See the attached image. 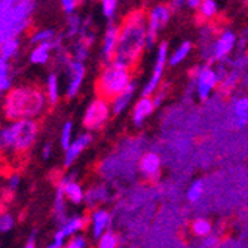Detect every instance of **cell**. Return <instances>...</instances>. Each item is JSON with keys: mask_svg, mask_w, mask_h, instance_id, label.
Wrapping results in <instances>:
<instances>
[{"mask_svg": "<svg viewBox=\"0 0 248 248\" xmlns=\"http://www.w3.org/2000/svg\"><path fill=\"white\" fill-rule=\"evenodd\" d=\"M147 18L143 11L131 12L121 26V36L113 62L126 69L135 67L147 48Z\"/></svg>", "mask_w": 248, "mask_h": 248, "instance_id": "cell-1", "label": "cell"}, {"mask_svg": "<svg viewBox=\"0 0 248 248\" xmlns=\"http://www.w3.org/2000/svg\"><path fill=\"white\" fill-rule=\"evenodd\" d=\"M49 104L46 91L33 86H18L8 91L5 98V116L8 121L37 119Z\"/></svg>", "mask_w": 248, "mask_h": 248, "instance_id": "cell-2", "label": "cell"}, {"mask_svg": "<svg viewBox=\"0 0 248 248\" xmlns=\"http://www.w3.org/2000/svg\"><path fill=\"white\" fill-rule=\"evenodd\" d=\"M39 125L36 119H18L11 121L0 134V144L3 152L9 155L26 153L36 141Z\"/></svg>", "mask_w": 248, "mask_h": 248, "instance_id": "cell-3", "label": "cell"}, {"mask_svg": "<svg viewBox=\"0 0 248 248\" xmlns=\"http://www.w3.org/2000/svg\"><path fill=\"white\" fill-rule=\"evenodd\" d=\"M131 72L126 67L118 65L113 61L104 65L103 72L97 80V94L108 101L125 91L126 86L131 83Z\"/></svg>", "mask_w": 248, "mask_h": 248, "instance_id": "cell-4", "label": "cell"}, {"mask_svg": "<svg viewBox=\"0 0 248 248\" xmlns=\"http://www.w3.org/2000/svg\"><path fill=\"white\" fill-rule=\"evenodd\" d=\"M33 8V0H18L8 9L2 11V42L18 37V34L30 24Z\"/></svg>", "mask_w": 248, "mask_h": 248, "instance_id": "cell-5", "label": "cell"}, {"mask_svg": "<svg viewBox=\"0 0 248 248\" xmlns=\"http://www.w3.org/2000/svg\"><path fill=\"white\" fill-rule=\"evenodd\" d=\"M190 82L195 86V93L199 101H207L211 93L218 86V75L211 64H202L193 69L190 73Z\"/></svg>", "mask_w": 248, "mask_h": 248, "instance_id": "cell-6", "label": "cell"}, {"mask_svg": "<svg viewBox=\"0 0 248 248\" xmlns=\"http://www.w3.org/2000/svg\"><path fill=\"white\" fill-rule=\"evenodd\" d=\"M111 113V104L108 100L98 97L89 103L83 115V126L88 131H100L108 121Z\"/></svg>", "mask_w": 248, "mask_h": 248, "instance_id": "cell-7", "label": "cell"}, {"mask_svg": "<svg viewBox=\"0 0 248 248\" xmlns=\"http://www.w3.org/2000/svg\"><path fill=\"white\" fill-rule=\"evenodd\" d=\"M168 58H170L168 57V43L162 42V43H159V46H157L153 70H152V75H150L149 80L146 82V85L143 88L141 95H153L156 93V89L161 86L165 67L168 64Z\"/></svg>", "mask_w": 248, "mask_h": 248, "instance_id": "cell-8", "label": "cell"}, {"mask_svg": "<svg viewBox=\"0 0 248 248\" xmlns=\"http://www.w3.org/2000/svg\"><path fill=\"white\" fill-rule=\"evenodd\" d=\"M170 16H171V8H168L165 5H157L149 12V15H147V40H146L147 49H150L155 45L157 34H159V31L168 24Z\"/></svg>", "mask_w": 248, "mask_h": 248, "instance_id": "cell-9", "label": "cell"}, {"mask_svg": "<svg viewBox=\"0 0 248 248\" xmlns=\"http://www.w3.org/2000/svg\"><path fill=\"white\" fill-rule=\"evenodd\" d=\"M67 72V85H65V95L69 98H75L80 91V86L85 79V65L82 61L73 60L65 65Z\"/></svg>", "mask_w": 248, "mask_h": 248, "instance_id": "cell-10", "label": "cell"}, {"mask_svg": "<svg viewBox=\"0 0 248 248\" xmlns=\"http://www.w3.org/2000/svg\"><path fill=\"white\" fill-rule=\"evenodd\" d=\"M238 37L232 30H224L220 33L217 40L213 43V58L211 61H224L235 49Z\"/></svg>", "mask_w": 248, "mask_h": 248, "instance_id": "cell-11", "label": "cell"}, {"mask_svg": "<svg viewBox=\"0 0 248 248\" xmlns=\"http://www.w3.org/2000/svg\"><path fill=\"white\" fill-rule=\"evenodd\" d=\"M119 36H121V27L113 24V22H110L108 27L106 29L103 45H101V60L104 64L113 61L116 49H118Z\"/></svg>", "mask_w": 248, "mask_h": 248, "instance_id": "cell-12", "label": "cell"}, {"mask_svg": "<svg viewBox=\"0 0 248 248\" xmlns=\"http://www.w3.org/2000/svg\"><path fill=\"white\" fill-rule=\"evenodd\" d=\"M140 172L141 175L149 180V182H156L161 175V167H162V161L157 153L153 152H147L141 156L140 159Z\"/></svg>", "mask_w": 248, "mask_h": 248, "instance_id": "cell-13", "label": "cell"}, {"mask_svg": "<svg viewBox=\"0 0 248 248\" xmlns=\"http://www.w3.org/2000/svg\"><path fill=\"white\" fill-rule=\"evenodd\" d=\"M93 141V135L89 132H85V134H80L79 137H76L72 144L65 149V155H64V167L69 168L72 167L76 161L78 157L83 153V150L91 144Z\"/></svg>", "mask_w": 248, "mask_h": 248, "instance_id": "cell-14", "label": "cell"}, {"mask_svg": "<svg viewBox=\"0 0 248 248\" xmlns=\"http://www.w3.org/2000/svg\"><path fill=\"white\" fill-rule=\"evenodd\" d=\"M111 217L104 208H95L89 214V232L94 239H98L106 231H108Z\"/></svg>", "mask_w": 248, "mask_h": 248, "instance_id": "cell-15", "label": "cell"}, {"mask_svg": "<svg viewBox=\"0 0 248 248\" xmlns=\"http://www.w3.org/2000/svg\"><path fill=\"white\" fill-rule=\"evenodd\" d=\"M58 185L62 186L67 201H70L72 204L80 205L82 202H85L86 192L83 190V187L76 182V180H75L72 175H65V177H62V178L60 180V182H58Z\"/></svg>", "mask_w": 248, "mask_h": 248, "instance_id": "cell-16", "label": "cell"}, {"mask_svg": "<svg viewBox=\"0 0 248 248\" xmlns=\"http://www.w3.org/2000/svg\"><path fill=\"white\" fill-rule=\"evenodd\" d=\"M156 108L152 95H141V98L135 103L134 108H132V121L137 128H141L144 121L153 113Z\"/></svg>", "mask_w": 248, "mask_h": 248, "instance_id": "cell-17", "label": "cell"}, {"mask_svg": "<svg viewBox=\"0 0 248 248\" xmlns=\"http://www.w3.org/2000/svg\"><path fill=\"white\" fill-rule=\"evenodd\" d=\"M232 125L236 129H242L248 125V97L247 95H241L233 100Z\"/></svg>", "mask_w": 248, "mask_h": 248, "instance_id": "cell-18", "label": "cell"}, {"mask_svg": "<svg viewBox=\"0 0 248 248\" xmlns=\"http://www.w3.org/2000/svg\"><path fill=\"white\" fill-rule=\"evenodd\" d=\"M135 89H137V82L131 80V83L126 86L125 91H122L119 95H116L113 100L110 101V104H111V113H113L115 116H119V115L124 113V111L128 108V106L131 104V101H132V97L135 94Z\"/></svg>", "mask_w": 248, "mask_h": 248, "instance_id": "cell-19", "label": "cell"}, {"mask_svg": "<svg viewBox=\"0 0 248 248\" xmlns=\"http://www.w3.org/2000/svg\"><path fill=\"white\" fill-rule=\"evenodd\" d=\"M65 193L61 185H57V193H55V201H54V214H55V220L61 224L69 218L67 217V208H65Z\"/></svg>", "mask_w": 248, "mask_h": 248, "instance_id": "cell-20", "label": "cell"}, {"mask_svg": "<svg viewBox=\"0 0 248 248\" xmlns=\"http://www.w3.org/2000/svg\"><path fill=\"white\" fill-rule=\"evenodd\" d=\"M108 199V192L104 186H94L86 192L85 196V202L88 204V207L91 208H97L98 205L104 204V202Z\"/></svg>", "mask_w": 248, "mask_h": 248, "instance_id": "cell-21", "label": "cell"}, {"mask_svg": "<svg viewBox=\"0 0 248 248\" xmlns=\"http://www.w3.org/2000/svg\"><path fill=\"white\" fill-rule=\"evenodd\" d=\"M86 226V218L80 217V216H75V217H70V218H67L62 224H61V229L64 231V233L67 236H73L76 233H79L82 229H85Z\"/></svg>", "mask_w": 248, "mask_h": 248, "instance_id": "cell-22", "label": "cell"}, {"mask_svg": "<svg viewBox=\"0 0 248 248\" xmlns=\"http://www.w3.org/2000/svg\"><path fill=\"white\" fill-rule=\"evenodd\" d=\"M14 73L11 70V64L6 60H0V91L8 93L12 89Z\"/></svg>", "mask_w": 248, "mask_h": 248, "instance_id": "cell-23", "label": "cell"}, {"mask_svg": "<svg viewBox=\"0 0 248 248\" xmlns=\"http://www.w3.org/2000/svg\"><path fill=\"white\" fill-rule=\"evenodd\" d=\"M46 95L51 106H55L60 100V80L57 73H49L46 78Z\"/></svg>", "mask_w": 248, "mask_h": 248, "instance_id": "cell-24", "label": "cell"}, {"mask_svg": "<svg viewBox=\"0 0 248 248\" xmlns=\"http://www.w3.org/2000/svg\"><path fill=\"white\" fill-rule=\"evenodd\" d=\"M190 231L196 238H205L210 233H213L214 229H213V223L210 220H207L204 217H199V218H195L192 221Z\"/></svg>", "mask_w": 248, "mask_h": 248, "instance_id": "cell-25", "label": "cell"}, {"mask_svg": "<svg viewBox=\"0 0 248 248\" xmlns=\"http://www.w3.org/2000/svg\"><path fill=\"white\" fill-rule=\"evenodd\" d=\"M190 51H192V43H190V42H183V43L180 45V46H177L175 51L170 55L168 64H170V65H178V64H182V62L187 58V55L190 54Z\"/></svg>", "mask_w": 248, "mask_h": 248, "instance_id": "cell-26", "label": "cell"}, {"mask_svg": "<svg viewBox=\"0 0 248 248\" xmlns=\"http://www.w3.org/2000/svg\"><path fill=\"white\" fill-rule=\"evenodd\" d=\"M19 51V39L11 37L2 42V60L11 61Z\"/></svg>", "mask_w": 248, "mask_h": 248, "instance_id": "cell-27", "label": "cell"}, {"mask_svg": "<svg viewBox=\"0 0 248 248\" xmlns=\"http://www.w3.org/2000/svg\"><path fill=\"white\" fill-rule=\"evenodd\" d=\"M199 19L201 21H210L217 15V3L216 0H202V3L198 8Z\"/></svg>", "mask_w": 248, "mask_h": 248, "instance_id": "cell-28", "label": "cell"}, {"mask_svg": "<svg viewBox=\"0 0 248 248\" xmlns=\"http://www.w3.org/2000/svg\"><path fill=\"white\" fill-rule=\"evenodd\" d=\"M82 27H83L82 18L79 15H76L75 12L69 14V18H67V36H69V37L79 36L80 31H82Z\"/></svg>", "mask_w": 248, "mask_h": 248, "instance_id": "cell-29", "label": "cell"}, {"mask_svg": "<svg viewBox=\"0 0 248 248\" xmlns=\"http://www.w3.org/2000/svg\"><path fill=\"white\" fill-rule=\"evenodd\" d=\"M204 192H205V183L202 182V180H196V182H193L187 189V201L189 202L199 201L202 195H204Z\"/></svg>", "mask_w": 248, "mask_h": 248, "instance_id": "cell-30", "label": "cell"}, {"mask_svg": "<svg viewBox=\"0 0 248 248\" xmlns=\"http://www.w3.org/2000/svg\"><path fill=\"white\" fill-rule=\"evenodd\" d=\"M98 247L100 248H116L119 245V238L115 232L106 231L98 239Z\"/></svg>", "mask_w": 248, "mask_h": 248, "instance_id": "cell-31", "label": "cell"}, {"mask_svg": "<svg viewBox=\"0 0 248 248\" xmlns=\"http://www.w3.org/2000/svg\"><path fill=\"white\" fill-rule=\"evenodd\" d=\"M73 124L72 122H65L62 125V129H61V135H60V143H61V147L65 150L69 147L73 141Z\"/></svg>", "mask_w": 248, "mask_h": 248, "instance_id": "cell-32", "label": "cell"}, {"mask_svg": "<svg viewBox=\"0 0 248 248\" xmlns=\"http://www.w3.org/2000/svg\"><path fill=\"white\" fill-rule=\"evenodd\" d=\"M89 45H86L85 42H82V40H79L75 46H73V52H72V57H73V60H78V61H85L86 58H88V55H89Z\"/></svg>", "mask_w": 248, "mask_h": 248, "instance_id": "cell-33", "label": "cell"}, {"mask_svg": "<svg viewBox=\"0 0 248 248\" xmlns=\"http://www.w3.org/2000/svg\"><path fill=\"white\" fill-rule=\"evenodd\" d=\"M55 36V31L52 29H43V30H39L36 31L33 36H31V43L34 45H39V43H43V42H48V40H52Z\"/></svg>", "mask_w": 248, "mask_h": 248, "instance_id": "cell-34", "label": "cell"}, {"mask_svg": "<svg viewBox=\"0 0 248 248\" xmlns=\"http://www.w3.org/2000/svg\"><path fill=\"white\" fill-rule=\"evenodd\" d=\"M103 6V15L107 19H113L118 11V0H100Z\"/></svg>", "mask_w": 248, "mask_h": 248, "instance_id": "cell-35", "label": "cell"}, {"mask_svg": "<svg viewBox=\"0 0 248 248\" xmlns=\"http://www.w3.org/2000/svg\"><path fill=\"white\" fill-rule=\"evenodd\" d=\"M238 78H239L238 72H232V73H229L226 79H224L223 82H220V88L223 89L224 93H231L232 89L235 88L236 82H238Z\"/></svg>", "mask_w": 248, "mask_h": 248, "instance_id": "cell-36", "label": "cell"}, {"mask_svg": "<svg viewBox=\"0 0 248 248\" xmlns=\"http://www.w3.org/2000/svg\"><path fill=\"white\" fill-rule=\"evenodd\" d=\"M19 185H21V175L18 172H12V174L8 175V178H6V189H8V192H11V193L16 192Z\"/></svg>", "mask_w": 248, "mask_h": 248, "instance_id": "cell-37", "label": "cell"}, {"mask_svg": "<svg viewBox=\"0 0 248 248\" xmlns=\"http://www.w3.org/2000/svg\"><path fill=\"white\" fill-rule=\"evenodd\" d=\"M67 239H69V236H67L65 233H64V231L60 228V229H57V232L54 233V242L52 244H49V247L51 248H61V247H64V245H67Z\"/></svg>", "mask_w": 248, "mask_h": 248, "instance_id": "cell-38", "label": "cell"}, {"mask_svg": "<svg viewBox=\"0 0 248 248\" xmlns=\"http://www.w3.org/2000/svg\"><path fill=\"white\" fill-rule=\"evenodd\" d=\"M67 247H69V248H85V247H88V241H86V238L83 235L76 233V235L69 238Z\"/></svg>", "mask_w": 248, "mask_h": 248, "instance_id": "cell-39", "label": "cell"}, {"mask_svg": "<svg viewBox=\"0 0 248 248\" xmlns=\"http://www.w3.org/2000/svg\"><path fill=\"white\" fill-rule=\"evenodd\" d=\"M14 224H15V220L11 214H3L2 217H0V232L6 233V232L12 231Z\"/></svg>", "mask_w": 248, "mask_h": 248, "instance_id": "cell-40", "label": "cell"}, {"mask_svg": "<svg viewBox=\"0 0 248 248\" xmlns=\"http://www.w3.org/2000/svg\"><path fill=\"white\" fill-rule=\"evenodd\" d=\"M167 89H168V86L167 85H164V86H159L156 89V93L152 95V98H153V103H155V106L156 107H159L162 103H164V100H165V95H167Z\"/></svg>", "mask_w": 248, "mask_h": 248, "instance_id": "cell-41", "label": "cell"}, {"mask_svg": "<svg viewBox=\"0 0 248 248\" xmlns=\"http://www.w3.org/2000/svg\"><path fill=\"white\" fill-rule=\"evenodd\" d=\"M61 5H62L64 12L69 15L76 11V8L79 5V0H61Z\"/></svg>", "mask_w": 248, "mask_h": 248, "instance_id": "cell-42", "label": "cell"}, {"mask_svg": "<svg viewBox=\"0 0 248 248\" xmlns=\"http://www.w3.org/2000/svg\"><path fill=\"white\" fill-rule=\"evenodd\" d=\"M185 6H187V0H171L170 2V8L171 11H180Z\"/></svg>", "mask_w": 248, "mask_h": 248, "instance_id": "cell-43", "label": "cell"}, {"mask_svg": "<svg viewBox=\"0 0 248 248\" xmlns=\"http://www.w3.org/2000/svg\"><path fill=\"white\" fill-rule=\"evenodd\" d=\"M51 156H52V144L46 143L42 149V159L48 161V159H51Z\"/></svg>", "mask_w": 248, "mask_h": 248, "instance_id": "cell-44", "label": "cell"}, {"mask_svg": "<svg viewBox=\"0 0 248 248\" xmlns=\"http://www.w3.org/2000/svg\"><path fill=\"white\" fill-rule=\"evenodd\" d=\"M204 239H205V242H202V245H204V247H216L218 244V236H216L214 233H210Z\"/></svg>", "mask_w": 248, "mask_h": 248, "instance_id": "cell-45", "label": "cell"}, {"mask_svg": "<svg viewBox=\"0 0 248 248\" xmlns=\"http://www.w3.org/2000/svg\"><path fill=\"white\" fill-rule=\"evenodd\" d=\"M36 239H37V233H36V231H34V232L30 233V236H29V239H27V242H26V247H27V248L36 247Z\"/></svg>", "mask_w": 248, "mask_h": 248, "instance_id": "cell-46", "label": "cell"}, {"mask_svg": "<svg viewBox=\"0 0 248 248\" xmlns=\"http://www.w3.org/2000/svg\"><path fill=\"white\" fill-rule=\"evenodd\" d=\"M201 3H202V0H187V6L192 9H198Z\"/></svg>", "mask_w": 248, "mask_h": 248, "instance_id": "cell-47", "label": "cell"}, {"mask_svg": "<svg viewBox=\"0 0 248 248\" xmlns=\"http://www.w3.org/2000/svg\"><path fill=\"white\" fill-rule=\"evenodd\" d=\"M16 2H18V0H2V11L3 9H8L9 6H12Z\"/></svg>", "mask_w": 248, "mask_h": 248, "instance_id": "cell-48", "label": "cell"}]
</instances>
